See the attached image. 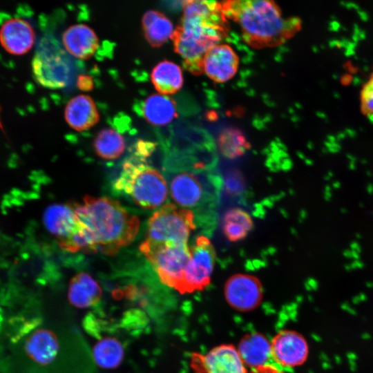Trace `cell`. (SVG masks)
Masks as SVG:
<instances>
[{
	"label": "cell",
	"instance_id": "obj_12",
	"mask_svg": "<svg viewBox=\"0 0 373 373\" xmlns=\"http://www.w3.org/2000/svg\"><path fill=\"white\" fill-rule=\"evenodd\" d=\"M274 361L281 368L303 364L307 358L309 347L306 339L294 331H282L271 343Z\"/></svg>",
	"mask_w": 373,
	"mask_h": 373
},
{
	"label": "cell",
	"instance_id": "obj_29",
	"mask_svg": "<svg viewBox=\"0 0 373 373\" xmlns=\"http://www.w3.org/2000/svg\"><path fill=\"white\" fill-rule=\"evenodd\" d=\"M362 108L369 116L373 115V77L363 86L361 92Z\"/></svg>",
	"mask_w": 373,
	"mask_h": 373
},
{
	"label": "cell",
	"instance_id": "obj_21",
	"mask_svg": "<svg viewBox=\"0 0 373 373\" xmlns=\"http://www.w3.org/2000/svg\"><path fill=\"white\" fill-rule=\"evenodd\" d=\"M145 39L153 47H160L171 39L175 29L171 21L162 12L150 10L142 18Z\"/></svg>",
	"mask_w": 373,
	"mask_h": 373
},
{
	"label": "cell",
	"instance_id": "obj_2",
	"mask_svg": "<svg viewBox=\"0 0 373 373\" xmlns=\"http://www.w3.org/2000/svg\"><path fill=\"white\" fill-rule=\"evenodd\" d=\"M73 204L84 224L93 254L114 255L131 243L138 233V218L116 200L86 195L82 204Z\"/></svg>",
	"mask_w": 373,
	"mask_h": 373
},
{
	"label": "cell",
	"instance_id": "obj_22",
	"mask_svg": "<svg viewBox=\"0 0 373 373\" xmlns=\"http://www.w3.org/2000/svg\"><path fill=\"white\" fill-rule=\"evenodd\" d=\"M142 110L145 119L154 126H165L177 116L176 106L173 99L160 93L148 96Z\"/></svg>",
	"mask_w": 373,
	"mask_h": 373
},
{
	"label": "cell",
	"instance_id": "obj_20",
	"mask_svg": "<svg viewBox=\"0 0 373 373\" xmlns=\"http://www.w3.org/2000/svg\"><path fill=\"white\" fill-rule=\"evenodd\" d=\"M26 354L40 365H47L56 357L59 343L54 332L46 329L35 331L25 342Z\"/></svg>",
	"mask_w": 373,
	"mask_h": 373
},
{
	"label": "cell",
	"instance_id": "obj_10",
	"mask_svg": "<svg viewBox=\"0 0 373 373\" xmlns=\"http://www.w3.org/2000/svg\"><path fill=\"white\" fill-rule=\"evenodd\" d=\"M191 365L200 373H247L238 349L231 345H220L204 354H194Z\"/></svg>",
	"mask_w": 373,
	"mask_h": 373
},
{
	"label": "cell",
	"instance_id": "obj_8",
	"mask_svg": "<svg viewBox=\"0 0 373 373\" xmlns=\"http://www.w3.org/2000/svg\"><path fill=\"white\" fill-rule=\"evenodd\" d=\"M216 259V251L210 240L198 236L190 247V258L178 291L193 293L207 287L211 281Z\"/></svg>",
	"mask_w": 373,
	"mask_h": 373
},
{
	"label": "cell",
	"instance_id": "obj_3",
	"mask_svg": "<svg viewBox=\"0 0 373 373\" xmlns=\"http://www.w3.org/2000/svg\"><path fill=\"white\" fill-rule=\"evenodd\" d=\"M220 3L225 17L238 24L245 41L254 48L281 44L300 26L298 18H285L272 1H227Z\"/></svg>",
	"mask_w": 373,
	"mask_h": 373
},
{
	"label": "cell",
	"instance_id": "obj_7",
	"mask_svg": "<svg viewBox=\"0 0 373 373\" xmlns=\"http://www.w3.org/2000/svg\"><path fill=\"white\" fill-rule=\"evenodd\" d=\"M32 68L37 82L48 88H64L72 77V67L65 52L48 38L41 41Z\"/></svg>",
	"mask_w": 373,
	"mask_h": 373
},
{
	"label": "cell",
	"instance_id": "obj_25",
	"mask_svg": "<svg viewBox=\"0 0 373 373\" xmlns=\"http://www.w3.org/2000/svg\"><path fill=\"white\" fill-rule=\"evenodd\" d=\"M93 145L97 155L106 160L119 157L126 147L122 135L112 128L100 130L96 135Z\"/></svg>",
	"mask_w": 373,
	"mask_h": 373
},
{
	"label": "cell",
	"instance_id": "obj_30",
	"mask_svg": "<svg viewBox=\"0 0 373 373\" xmlns=\"http://www.w3.org/2000/svg\"><path fill=\"white\" fill-rule=\"evenodd\" d=\"M76 86L80 90L88 92L94 88V82L90 75L83 74L77 77Z\"/></svg>",
	"mask_w": 373,
	"mask_h": 373
},
{
	"label": "cell",
	"instance_id": "obj_5",
	"mask_svg": "<svg viewBox=\"0 0 373 373\" xmlns=\"http://www.w3.org/2000/svg\"><path fill=\"white\" fill-rule=\"evenodd\" d=\"M195 228V216L191 210L166 204L149 218L143 242L149 245L187 244Z\"/></svg>",
	"mask_w": 373,
	"mask_h": 373
},
{
	"label": "cell",
	"instance_id": "obj_14",
	"mask_svg": "<svg viewBox=\"0 0 373 373\" xmlns=\"http://www.w3.org/2000/svg\"><path fill=\"white\" fill-rule=\"evenodd\" d=\"M238 65L239 58L233 49L227 44H218L205 55L202 68L211 79L223 83L236 75Z\"/></svg>",
	"mask_w": 373,
	"mask_h": 373
},
{
	"label": "cell",
	"instance_id": "obj_1",
	"mask_svg": "<svg viewBox=\"0 0 373 373\" xmlns=\"http://www.w3.org/2000/svg\"><path fill=\"white\" fill-rule=\"evenodd\" d=\"M182 7L180 24L175 29L171 39L184 68L198 75L203 72L207 52L227 33L226 17L221 3L213 1H186Z\"/></svg>",
	"mask_w": 373,
	"mask_h": 373
},
{
	"label": "cell",
	"instance_id": "obj_31",
	"mask_svg": "<svg viewBox=\"0 0 373 373\" xmlns=\"http://www.w3.org/2000/svg\"><path fill=\"white\" fill-rule=\"evenodd\" d=\"M251 373H283L280 368L274 366H267L253 370Z\"/></svg>",
	"mask_w": 373,
	"mask_h": 373
},
{
	"label": "cell",
	"instance_id": "obj_17",
	"mask_svg": "<svg viewBox=\"0 0 373 373\" xmlns=\"http://www.w3.org/2000/svg\"><path fill=\"white\" fill-rule=\"evenodd\" d=\"M62 41L68 52L80 59L90 58L99 46L95 31L83 23L69 26L62 35Z\"/></svg>",
	"mask_w": 373,
	"mask_h": 373
},
{
	"label": "cell",
	"instance_id": "obj_18",
	"mask_svg": "<svg viewBox=\"0 0 373 373\" xmlns=\"http://www.w3.org/2000/svg\"><path fill=\"white\" fill-rule=\"evenodd\" d=\"M64 117L70 128L77 131H84L94 126L99 122V114L91 97L78 95L67 103Z\"/></svg>",
	"mask_w": 373,
	"mask_h": 373
},
{
	"label": "cell",
	"instance_id": "obj_24",
	"mask_svg": "<svg viewBox=\"0 0 373 373\" xmlns=\"http://www.w3.org/2000/svg\"><path fill=\"white\" fill-rule=\"evenodd\" d=\"M254 227L251 216L239 207L227 210L222 217V229L225 238L231 242L245 239Z\"/></svg>",
	"mask_w": 373,
	"mask_h": 373
},
{
	"label": "cell",
	"instance_id": "obj_6",
	"mask_svg": "<svg viewBox=\"0 0 373 373\" xmlns=\"http://www.w3.org/2000/svg\"><path fill=\"white\" fill-rule=\"evenodd\" d=\"M140 250L152 265L160 281L178 291L190 258L188 244L149 245L142 242Z\"/></svg>",
	"mask_w": 373,
	"mask_h": 373
},
{
	"label": "cell",
	"instance_id": "obj_23",
	"mask_svg": "<svg viewBox=\"0 0 373 373\" xmlns=\"http://www.w3.org/2000/svg\"><path fill=\"white\" fill-rule=\"evenodd\" d=\"M151 79L156 90L165 95L177 93L183 85L181 68L169 60H163L154 66Z\"/></svg>",
	"mask_w": 373,
	"mask_h": 373
},
{
	"label": "cell",
	"instance_id": "obj_26",
	"mask_svg": "<svg viewBox=\"0 0 373 373\" xmlns=\"http://www.w3.org/2000/svg\"><path fill=\"white\" fill-rule=\"evenodd\" d=\"M93 356L98 366L104 369H113L123 361L124 346L115 337H104L94 345Z\"/></svg>",
	"mask_w": 373,
	"mask_h": 373
},
{
	"label": "cell",
	"instance_id": "obj_19",
	"mask_svg": "<svg viewBox=\"0 0 373 373\" xmlns=\"http://www.w3.org/2000/svg\"><path fill=\"white\" fill-rule=\"evenodd\" d=\"M102 294L101 287L88 273H78L70 281L68 297L70 303L76 307L95 305L100 300Z\"/></svg>",
	"mask_w": 373,
	"mask_h": 373
},
{
	"label": "cell",
	"instance_id": "obj_15",
	"mask_svg": "<svg viewBox=\"0 0 373 373\" xmlns=\"http://www.w3.org/2000/svg\"><path fill=\"white\" fill-rule=\"evenodd\" d=\"M35 33L27 21L15 17L6 21L0 28V43L10 54L22 55L33 47Z\"/></svg>",
	"mask_w": 373,
	"mask_h": 373
},
{
	"label": "cell",
	"instance_id": "obj_28",
	"mask_svg": "<svg viewBox=\"0 0 373 373\" xmlns=\"http://www.w3.org/2000/svg\"><path fill=\"white\" fill-rule=\"evenodd\" d=\"M246 189V180L242 173L238 169H232L225 173L224 191L231 197L240 195Z\"/></svg>",
	"mask_w": 373,
	"mask_h": 373
},
{
	"label": "cell",
	"instance_id": "obj_9",
	"mask_svg": "<svg viewBox=\"0 0 373 373\" xmlns=\"http://www.w3.org/2000/svg\"><path fill=\"white\" fill-rule=\"evenodd\" d=\"M198 171H169L170 193L173 201L184 208H198L207 200V186Z\"/></svg>",
	"mask_w": 373,
	"mask_h": 373
},
{
	"label": "cell",
	"instance_id": "obj_16",
	"mask_svg": "<svg viewBox=\"0 0 373 373\" xmlns=\"http://www.w3.org/2000/svg\"><path fill=\"white\" fill-rule=\"evenodd\" d=\"M238 350L245 365L253 370L267 366L282 369L274 361L271 343L260 333H251L243 337Z\"/></svg>",
	"mask_w": 373,
	"mask_h": 373
},
{
	"label": "cell",
	"instance_id": "obj_4",
	"mask_svg": "<svg viewBox=\"0 0 373 373\" xmlns=\"http://www.w3.org/2000/svg\"><path fill=\"white\" fill-rule=\"evenodd\" d=\"M113 186L145 209L160 207L168 195L166 180L163 175L149 165L147 159L133 154L124 161Z\"/></svg>",
	"mask_w": 373,
	"mask_h": 373
},
{
	"label": "cell",
	"instance_id": "obj_11",
	"mask_svg": "<svg viewBox=\"0 0 373 373\" xmlns=\"http://www.w3.org/2000/svg\"><path fill=\"white\" fill-rule=\"evenodd\" d=\"M224 296L228 303L235 309L250 311L260 304L262 298V287L256 277L237 274L227 280Z\"/></svg>",
	"mask_w": 373,
	"mask_h": 373
},
{
	"label": "cell",
	"instance_id": "obj_13",
	"mask_svg": "<svg viewBox=\"0 0 373 373\" xmlns=\"http://www.w3.org/2000/svg\"><path fill=\"white\" fill-rule=\"evenodd\" d=\"M44 224L47 230L63 247L82 229L73 204H55L48 206L44 213Z\"/></svg>",
	"mask_w": 373,
	"mask_h": 373
},
{
	"label": "cell",
	"instance_id": "obj_27",
	"mask_svg": "<svg viewBox=\"0 0 373 373\" xmlns=\"http://www.w3.org/2000/svg\"><path fill=\"white\" fill-rule=\"evenodd\" d=\"M218 146L220 153L229 160L242 156L251 147L243 133L235 127L226 128L219 134Z\"/></svg>",
	"mask_w": 373,
	"mask_h": 373
}]
</instances>
